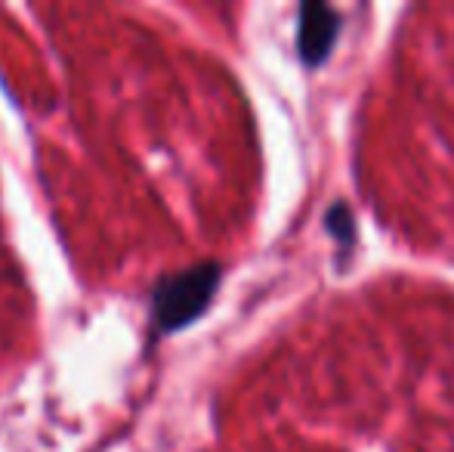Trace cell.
<instances>
[{
    "mask_svg": "<svg viewBox=\"0 0 454 452\" xmlns=\"http://www.w3.org/2000/svg\"><path fill=\"white\" fill-rule=\"evenodd\" d=\"M223 266L216 260H201L180 273L161 276L152 291V322L161 332H180L192 326L210 307L220 289Z\"/></svg>",
    "mask_w": 454,
    "mask_h": 452,
    "instance_id": "cell-1",
    "label": "cell"
},
{
    "mask_svg": "<svg viewBox=\"0 0 454 452\" xmlns=\"http://www.w3.org/2000/svg\"><path fill=\"white\" fill-rule=\"evenodd\" d=\"M340 37V16L337 10L325 4H303L300 6V25H297V53L303 66L318 68L334 50Z\"/></svg>",
    "mask_w": 454,
    "mask_h": 452,
    "instance_id": "cell-2",
    "label": "cell"
},
{
    "mask_svg": "<svg viewBox=\"0 0 454 452\" xmlns=\"http://www.w3.org/2000/svg\"><path fill=\"white\" fill-rule=\"evenodd\" d=\"M325 226H328V233L337 239V245L340 248H349L356 239V218L353 211H349L347 202H334L328 211V218H325Z\"/></svg>",
    "mask_w": 454,
    "mask_h": 452,
    "instance_id": "cell-3",
    "label": "cell"
}]
</instances>
